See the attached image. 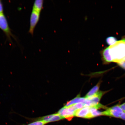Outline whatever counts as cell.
Wrapping results in <instances>:
<instances>
[{"instance_id": "6", "label": "cell", "mask_w": 125, "mask_h": 125, "mask_svg": "<svg viewBox=\"0 0 125 125\" xmlns=\"http://www.w3.org/2000/svg\"><path fill=\"white\" fill-rule=\"evenodd\" d=\"M107 92L99 91L93 96L87 98L88 99L89 102L90 107H93L99 104L101 98Z\"/></svg>"}, {"instance_id": "7", "label": "cell", "mask_w": 125, "mask_h": 125, "mask_svg": "<svg viewBox=\"0 0 125 125\" xmlns=\"http://www.w3.org/2000/svg\"><path fill=\"white\" fill-rule=\"evenodd\" d=\"M75 116L81 118H91L90 113V107H84L76 111Z\"/></svg>"}, {"instance_id": "10", "label": "cell", "mask_w": 125, "mask_h": 125, "mask_svg": "<svg viewBox=\"0 0 125 125\" xmlns=\"http://www.w3.org/2000/svg\"><path fill=\"white\" fill-rule=\"evenodd\" d=\"M102 56L103 59L105 62H113V59L111 55L109 47L103 51Z\"/></svg>"}, {"instance_id": "19", "label": "cell", "mask_w": 125, "mask_h": 125, "mask_svg": "<svg viewBox=\"0 0 125 125\" xmlns=\"http://www.w3.org/2000/svg\"><path fill=\"white\" fill-rule=\"evenodd\" d=\"M3 10L2 4L1 1H0V13H2Z\"/></svg>"}, {"instance_id": "16", "label": "cell", "mask_w": 125, "mask_h": 125, "mask_svg": "<svg viewBox=\"0 0 125 125\" xmlns=\"http://www.w3.org/2000/svg\"><path fill=\"white\" fill-rule=\"evenodd\" d=\"M118 65L125 70V61H123L118 63Z\"/></svg>"}, {"instance_id": "5", "label": "cell", "mask_w": 125, "mask_h": 125, "mask_svg": "<svg viewBox=\"0 0 125 125\" xmlns=\"http://www.w3.org/2000/svg\"><path fill=\"white\" fill-rule=\"evenodd\" d=\"M40 13L33 10L31 17L30 27L29 32L31 34H33L34 29L38 23L40 18Z\"/></svg>"}, {"instance_id": "17", "label": "cell", "mask_w": 125, "mask_h": 125, "mask_svg": "<svg viewBox=\"0 0 125 125\" xmlns=\"http://www.w3.org/2000/svg\"><path fill=\"white\" fill-rule=\"evenodd\" d=\"M119 107L121 108L122 110H123V112H125V103L119 105Z\"/></svg>"}, {"instance_id": "15", "label": "cell", "mask_w": 125, "mask_h": 125, "mask_svg": "<svg viewBox=\"0 0 125 125\" xmlns=\"http://www.w3.org/2000/svg\"><path fill=\"white\" fill-rule=\"evenodd\" d=\"M46 124L45 122L41 120L33 121L26 125H44Z\"/></svg>"}, {"instance_id": "2", "label": "cell", "mask_w": 125, "mask_h": 125, "mask_svg": "<svg viewBox=\"0 0 125 125\" xmlns=\"http://www.w3.org/2000/svg\"><path fill=\"white\" fill-rule=\"evenodd\" d=\"M123 112L119 105H117L107 108L105 111L101 112V115L120 118Z\"/></svg>"}, {"instance_id": "11", "label": "cell", "mask_w": 125, "mask_h": 125, "mask_svg": "<svg viewBox=\"0 0 125 125\" xmlns=\"http://www.w3.org/2000/svg\"><path fill=\"white\" fill-rule=\"evenodd\" d=\"M43 0H37L34 3L33 10L40 13L43 8Z\"/></svg>"}, {"instance_id": "9", "label": "cell", "mask_w": 125, "mask_h": 125, "mask_svg": "<svg viewBox=\"0 0 125 125\" xmlns=\"http://www.w3.org/2000/svg\"><path fill=\"white\" fill-rule=\"evenodd\" d=\"M86 99L85 97H81L80 95H78L76 97L71 100V101L68 102L65 104V107H68L73 104L80 103H82L84 104Z\"/></svg>"}, {"instance_id": "1", "label": "cell", "mask_w": 125, "mask_h": 125, "mask_svg": "<svg viewBox=\"0 0 125 125\" xmlns=\"http://www.w3.org/2000/svg\"><path fill=\"white\" fill-rule=\"evenodd\" d=\"M109 47L113 62L118 63L125 61V38L117 41Z\"/></svg>"}, {"instance_id": "13", "label": "cell", "mask_w": 125, "mask_h": 125, "mask_svg": "<svg viewBox=\"0 0 125 125\" xmlns=\"http://www.w3.org/2000/svg\"><path fill=\"white\" fill-rule=\"evenodd\" d=\"M90 107V115L91 118L101 115V112L98 111L97 109L93 107Z\"/></svg>"}, {"instance_id": "8", "label": "cell", "mask_w": 125, "mask_h": 125, "mask_svg": "<svg viewBox=\"0 0 125 125\" xmlns=\"http://www.w3.org/2000/svg\"><path fill=\"white\" fill-rule=\"evenodd\" d=\"M0 28L8 35L10 33L7 20L3 13H0Z\"/></svg>"}, {"instance_id": "14", "label": "cell", "mask_w": 125, "mask_h": 125, "mask_svg": "<svg viewBox=\"0 0 125 125\" xmlns=\"http://www.w3.org/2000/svg\"><path fill=\"white\" fill-rule=\"evenodd\" d=\"M106 42L107 44L110 46L113 45L117 42V39L114 37H109L106 39Z\"/></svg>"}, {"instance_id": "18", "label": "cell", "mask_w": 125, "mask_h": 125, "mask_svg": "<svg viewBox=\"0 0 125 125\" xmlns=\"http://www.w3.org/2000/svg\"><path fill=\"white\" fill-rule=\"evenodd\" d=\"M120 118L125 121V112H123L120 117Z\"/></svg>"}, {"instance_id": "4", "label": "cell", "mask_w": 125, "mask_h": 125, "mask_svg": "<svg viewBox=\"0 0 125 125\" xmlns=\"http://www.w3.org/2000/svg\"><path fill=\"white\" fill-rule=\"evenodd\" d=\"M75 111L70 107H64L59 111L58 114L63 118H66L70 121L75 116Z\"/></svg>"}, {"instance_id": "12", "label": "cell", "mask_w": 125, "mask_h": 125, "mask_svg": "<svg viewBox=\"0 0 125 125\" xmlns=\"http://www.w3.org/2000/svg\"><path fill=\"white\" fill-rule=\"evenodd\" d=\"M101 81H99L97 85L93 87L88 93L86 95L85 98H87L91 97L94 95L99 91L100 85L101 83Z\"/></svg>"}, {"instance_id": "3", "label": "cell", "mask_w": 125, "mask_h": 125, "mask_svg": "<svg viewBox=\"0 0 125 125\" xmlns=\"http://www.w3.org/2000/svg\"><path fill=\"white\" fill-rule=\"evenodd\" d=\"M26 119L32 121L41 120L45 122L46 123L60 121L63 119V118L58 114H55L52 115H46V116L36 118H26Z\"/></svg>"}]
</instances>
